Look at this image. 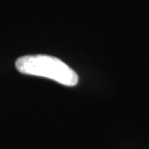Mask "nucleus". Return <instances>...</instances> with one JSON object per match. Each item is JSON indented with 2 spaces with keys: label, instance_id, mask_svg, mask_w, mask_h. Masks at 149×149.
I'll list each match as a JSON object with an SVG mask.
<instances>
[{
  "label": "nucleus",
  "instance_id": "obj_1",
  "mask_svg": "<svg viewBox=\"0 0 149 149\" xmlns=\"http://www.w3.org/2000/svg\"><path fill=\"white\" fill-rule=\"evenodd\" d=\"M16 68L22 74L50 79L65 86H74L79 82V75L74 70L51 55H24L16 61Z\"/></svg>",
  "mask_w": 149,
  "mask_h": 149
}]
</instances>
